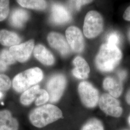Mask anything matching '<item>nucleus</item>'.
Masks as SVG:
<instances>
[{
    "mask_svg": "<svg viewBox=\"0 0 130 130\" xmlns=\"http://www.w3.org/2000/svg\"><path fill=\"white\" fill-rule=\"evenodd\" d=\"M121 57V52L118 46L107 43L100 47L95 63L100 71L103 72H111L119 64Z\"/></svg>",
    "mask_w": 130,
    "mask_h": 130,
    "instance_id": "1",
    "label": "nucleus"
},
{
    "mask_svg": "<svg viewBox=\"0 0 130 130\" xmlns=\"http://www.w3.org/2000/svg\"><path fill=\"white\" fill-rule=\"evenodd\" d=\"M63 118L60 109L56 106L47 104L34 109L29 115V120L33 125L42 128Z\"/></svg>",
    "mask_w": 130,
    "mask_h": 130,
    "instance_id": "2",
    "label": "nucleus"
},
{
    "mask_svg": "<svg viewBox=\"0 0 130 130\" xmlns=\"http://www.w3.org/2000/svg\"><path fill=\"white\" fill-rule=\"evenodd\" d=\"M43 78V74L39 68H34L26 70L14 78L13 87L18 92H23L31 86L40 83Z\"/></svg>",
    "mask_w": 130,
    "mask_h": 130,
    "instance_id": "3",
    "label": "nucleus"
},
{
    "mask_svg": "<svg viewBox=\"0 0 130 130\" xmlns=\"http://www.w3.org/2000/svg\"><path fill=\"white\" fill-rule=\"evenodd\" d=\"M104 22L101 15L95 11H91L86 14L84 25V35L88 38L96 37L102 32Z\"/></svg>",
    "mask_w": 130,
    "mask_h": 130,
    "instance_id": "4",
    "label": "nucleus"
},
{
    "mask_svg": "<svg viewBox=\"0 0 130 130\" xmlns=\"http://www.w3.org/2000/svg\"><path fill=\"white\" fill-rule=\"evenodd\" d=\"M67 85V79L64 75H54L47 83V91L51 103L58 102L62 97Z\"/></svg>",
    "mask_w": 130,
    "mask_h": 130,
    "instance_id": "5",
    "label": "nucleus"
},
{
    "mask_svg": "<svg viewBox=\"0 0 130 130\" xmlns=\"http://www.w3.org/2000/svg\"><path fill=\"white\" fill-rule=\"evenodd\" d=\"M78 90L81 101L85 107L93 108L97 106L99 100V92L92 84L82 82L79 84Z\"/></svg>",
    "mask_w": 130,
    "mask_h": 130,
    "instance_id": "6",
    "label": "nucleus"
},
{
    "mask_svg": "<svg viewBox=\"0 0 130 130\" xmlns=\"http://www.w3.org/2000/svg\"><path fill=\"white\" fill-rule=\"evenodd\" d=\"M98 105L101 110L107 115L118 118L122 113L120 103L116 98L108 93L102 94L99 98Z\"/></svg>",
    "mask_w": 130,
    "mask_h": 130,
    "instance_id": "7",
    "label": "nucleus"
},
{
    "mask_svg": "<svg viewBox=\"0 0 130 130\" xmlns=\"http://www.w3.org/2000/svg\"><path fill=\"white\" fill-rule=\"evenodd\" d=\"M66 36L70 48L75 53H81L84 48L82 33L79 28L71 26L66 31Z\"/></svg>",
    "mask_w": 130,
    "mask_h": 130,
    "instance_id": "8",
    "label": "nucleus"
},
{
    "mask_svg": "<svg viewBox=\"0 0 130 130\" xmlns=\"http://www.w3.org/2000/svg\"><path fill=\"white\" fill-rule=\"evenodd\" d=\"M34 46L33 40L11 47L9 51L15 60L23 63L28 60L31 56Z\"/></svg>",
    "mask_w": 130,
    "mask_h": 130,
    "instance_id": "9",
    "label": "nucleus"
},
{
    "mask_svg": "<svg viewBox=\"0 0 130 130\" xmlns=\"http://www.w3.org/2000/svg\"><path fill=\"white\" fill-rule=\"evenodd\" d=\"M47 40L50 46L60 53L63 56H66L70 53V46L65 38L60 34L56 32L50 33Z\"/></svg>",
    "mask_w": 130,
    "mask_h": 130,
    "instance_id": "10",
    "label": "nucleus"
},
{
    "mask_svg": "<svg viewBox=\"0 0 130 130\" xmlns=\"http://www.w3.org/2000/svg\"><path fill=\"white\" fill-rule=\"evenodd\" d=\"M71 19L70 12L63 5L58 4L52 5L51 20L53 23L57 25L64 24L69 22Z\"/></svg>",
    "mask_w": 130,
    "mask_h": 130,
    "instance_id": "11",
    "label": "nucleus"
},
{
    "mask_svg": "<svg viewBox=\"0 0 130 130\" xmlns=\"http://www.w3.org/2000/svg\"><path fill=\"white\" fill-rule=\"evenodd\" d=\"M74 68L72 71V74L75 78L79 79H85L88 77L90 69L86 60L80 56L75 58L73 61Z\"/></svg>",
    "mask_w": 130,
    "mask_h": 130,
    "instance_id": "12",
    "label": "nucleus"
},
{
    "mask_svg": "<svg viewBox=\"0 0 130 130\" xmlns=\"http://www.w3.org/2000/svg\"><path fill=\"white\" fill-rule=\"evenodd\" d=\"M104 89L110 95L115 98L120 96L122 92V82L119 79L112 77H107L104 79L103 83Z\"/></svg>",
    "mask_w": 130,
    "mask_h": 130,
    "instance_id": "13",
    "label": "nucleus"
},
{
    "mask_svg": "<svg viewBox=\"0 0 130 130\" xmlns=\"http://www.w3.org/2000/svg\"><path fill=\"white\" fill-rule=\"evenodd\" d=\"M34 55L38 60L43 65L51 66L55 63V58L51 52L41 44L35 47Z\"/></svg>",
    "mask_w": 130,
    "mask_h": 130,
    "instance_id": "14",
    "label": "nucleus"
},
{
    "mask_svg": "<svg viewBox=\"0 0 130 130\" xmlns=\"http://www.w3.org/2000/svg\"><path fill=\"white\" fill-rule=\"evenodd\" d=\"M19 123L13 118L9 111L5 110L0 111V129L1 130H18Z\"/></svg>",
    "mask_w": 130,
    "mask_h": 130,
    "instance_id": "15",
    "label": "nucleus"
},
{
    "mask_svg": "<svg viewBox=\"0 0 130 130\" xmlns=\"http://www.w3.org/2000/svg\"><path fill=\"white\" fill-rule=\"evenodd\" d=\"M21 38L15 33L6 30H0V43L7 46H13L19 44Z\"/></svg>",
    "mask_w": 130,
    "mask_h": 130,
    "instance_id": "16",
    "label": "nucleus"
},
{
    "mask_svg": "<svg viewBox=\"0 0 130 130\" xmlns=\"http://www.w3.org/2000/svg\"><path fill=\"white\" fill-rule=\"evenodd\" d=\"M28 19V14L25 10L20 9L14 10L10 17L11 24L16 28H21Z\"/></svg>",
    "mask_w": 130,
    "mask_h": 130,
    "instance_id": "17",
    "label": "nucleus"
},
{
    "mask_svg": "<svg viewBox=\"0 0 130 130\" xmlns=\"http://www.w3.org/2000/svg\"><path fill=\"white\" fill-rule=\"evenodd\" d=\"M40 90V87L39 85H36L28 89L22 94L20 97V102L25 106L30 105L37 98Z\"/></svg>",
    "mask_w": 130,
    "mask_h": 130,
    "instance_id": "18",
    "label": "nucleus"
},
{
    "mask_svg": "<svg viewBox=\"0 0 130 130\" xmlns=\"http://www.w3.org/2000/svg\"><path fill=\"white\" fill-rule=\"evenodd\" d=\"M15 62V59L7 49L3 50L0 52V71H4L8 66Z\"/></svg>",
    "mask_w": 130,
    "mask_h": 130,
    "instance_id": "19",
    "label": "nucleus"
},
{
    "mask_svg": "<svg viewBox=\"0 0 130 130\" xmlns=\"http://www.w3.org/2000/svg\"><path fill=\"white\" fill-rule=\"evenodd\" d=\"M21 6L33 9L43 10L46 7V3L44 0H17Z\"/></svg>",
    "mask_w": 130,
    "mask_h": 130,
    "instance_id": "20",
    "label": "nucleus"
},
{
    "mask_svg": "<svg viewBox=\"0 0 130 130\" xmlns=\"http://www.w3.org/2000/svg\"><path fill=\"white\" fill-rule=\"evenodd\" d=\"M81 130H105L101 121L98 119H92L84 124Z\"/></svg>",
    "mask_w": 130,
    "mask_h": 130,
    "instance_id": "21",
    "label": "nucleus"
},
{
    "mask_svg": "<svg viewBox=\"0 0 130 130\" xmlns=\"http://www.w3.org/2000/svg\"><path fill=\"white\" fill-rule=\"evenodd\" d=\"M9 11V0H0V21L6 19Z\"/></svg>",
    "mask_w": 130,
    "mask_h": 130,
    "instance_id": "22",
    "label": "nucleus"
},
{
    "mask_svg": "<svg viewBox=\"0 0 130 130\" xmlns=\"http://www.w3.org/2000/svg\"><path fill=\"white\" fill-rule=\"evenodd\" d=\"M93 0H69L70 9L75 11L80 9L82 6L91 3Z\"/></svg>",
    "mask_w": 130,
    "mask_h": 130,
    "instance_id": "23",
    "label": "nucleus"
},
{
    "mask_svg": "<svg viewBox=\"0 0 130 130\" xmlns=\"http://www.w3.org/2000/svg\"><path fill=\"white\" fill-rule=\"evenodd\" d=\"M49 100V95L47 91L41 89L39 94L35 101V104L37 106L43 105Z\"/></svg>",
    "mask_w": 130,
    "mask_h": 130,
    "instance_id": "24",
    "label": "nucleus"
},
{
    "mask_svg": "<svg viewBox=\"0 0 130 130\" xmlns=\"http://www.w3.org/2000/svg\"><path fill=\"white\" fill-rule=\"evenodd\" d=\"M107 40V43L117 46L121 42V37L119 33L113 31L108 34Z\"/></svg>",
    "mask_w": 130,
    "mask_h": 130,
    "instance_id": "25",
    "label": "nucleus"
},
{
    "mask_svg": "<svg viewBox=\"0 0 130 130\" xmlns=\"http://www.w3.org/2000/svg\"><path fill=\"white\" fill-rule=\"evenodd\" d=\"M11 85V80L8 77L5 75H0V91L8 90Z\"/></svg>",
    "mask_w": 130,
    "mask_h": 130,
    "instance_id": "26",
    "label": "nucleus"
},
{
    "mask_svg": "<svg viewBox=\"0 0 130 130\" xmlns=\"http://www.w3.org/2000/svg\"><path fill=\"white\" fill-rule=\"evenodd\" d=\"M117 75L118 77V79L121 82H122L126 78L127 73L125 70H120L117 73Z\"/></svg>",
    "mask_w": 130,
    "mask_h": 130,
    "instance_id": "27",
    "label": "nucleus"
},
{
    "mask_svg": "<svg viewBox=\"0 0 130 130\" xmlns=\"http://www.w3.org/2000/svg\"><path fill=\"white\" fill-rule=\"evenodd\" d=\"M123 17L126 20L130 21V6L126 9L124 13Z\"/></svg>",
    "mask_w": 130,
    "mask_h": 130,
    "instance_id": "28",
    "label": "nucleus"
},
{
    "mask_svg": "<svg viewBox=\"0 0 130 130\" xmlns=\"http://www.w3.org/2000/svg\"><path fill=\"white\" fill-rule=\"evenodd\" d=\"M126 100L127 103L130 105V90L128 91L126 96Z\"/></svg>",
    "mask_w": 130,
    "mask_h": 130,
    "instance_id": "29",
    "label": "nucleus"
},
{
    "mask_svg": "<svg viewBox=\"0 0 130 130\" xmlns=\"http://www.w3.org/2000/svg\"><path fill=\"white\" fill-rule=\"evenodd\" d=\"M3 94L0 92V99L3 98Z\"/></svg>",
    "mask_w": 130,
    "mask_h": 130,
    "instance_id": "30",
    "label": "nucleus"
},
{
    "mask_svg": "<svg viewBox=\"0 0 130 130\" xmlns=\"http://www.w3.org/2000/svg\"><path fill=\"white\" fill-rule=\"evenodd\" d=\"M128 122H129V123L130 125V115L129 117V118H128Z\"/></svg>",
    "mask_w": 130,
    "mask_h": 130,
    "instance_id": "31",
    "label": "nucleus"
},
{
    "mask_svg": "<svg viewBox=\"0 0 130 130\" xmlns=\"http://www.w3.org/2000/svg\"><path fill=\"white\" fill-rule=\"evenodd\" d=\"M0 130H1V129H0Z\"/></svg>",
    "mask_w": 130,
    "mask_h": 130,
    "instance_id": "32",
    "label": "nucleus"
}]
</instances>
